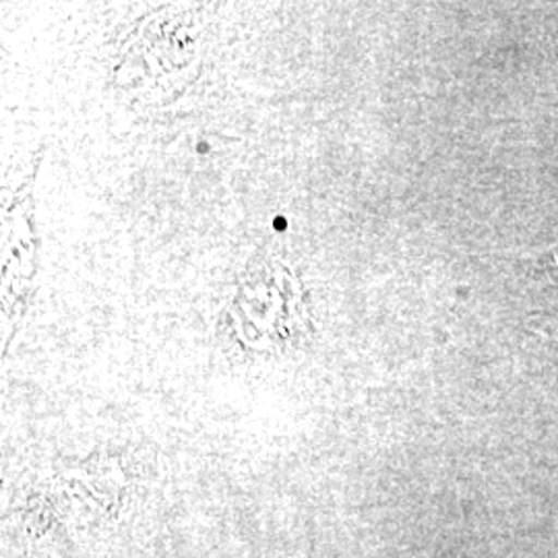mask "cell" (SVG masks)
<instances>
[{"mask_svg": "<svg viewBox=\"0 0 558 558\" xmlns=\"http://www.w3.org/2000/svg\"><path fill=\"white\" fill-rule=\"evenodd\" d=\"M538 271L542 276H548V278L558 281V244L553 246L548 253L539 255Z\"/></svg>", "mask_w": 558, "mask_h": 558, "instance_id": "1", "label": "cell"}]
</instances>
